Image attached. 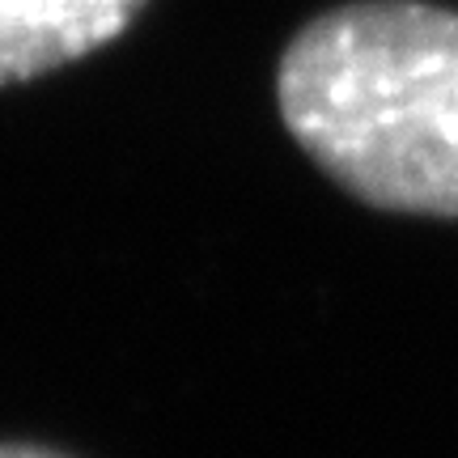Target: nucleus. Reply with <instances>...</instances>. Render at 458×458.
<instances>
[{
	"instance_id": "f257e3e1",
	"label": "nucleus",
	"mask_w": 458,
	"mask_h": 458,
	"mask_svg": "<svg viewBox=\"0 0 458 458\" xmlns=\"http://www.w3.org/2000/svg\"><path fill=\"white\" fill-rule=\"evenodd\" d=\"M280 119L323 174L382 213L458 221V13L352 0L289 38Z\"/></svg>"
},
{
	"instance_id": "f03ea898",
	"label": "nucleus",
	"mask_w": 458,
	"mask_h": 458,
	"mask_svg": "<svg viewBox=\"0 0 458 458\" xmlns=\"http://www.w3.org/2000/svg\"><path fill=\"white\" fill-rule=\"evenodd\" d=\"M148 0H0V85L85 60L128 30Z\"/></svg>"
},
{
	"instance_id": "7ed1b4c3",
	"label": "nucleus",
	"mask_w": 458,
	"mask_h": 458,
	"mask_svg": "<svg viewBox=\"0 0 458 458\" xmlns=\"http://www.w3.org/2000/svg\"><path fill=\"white\" fill-rule=\"evenodd\" d=\"M0 458H64V454L38 450V445H0Z\"/></svg>"
}]
</instances>
